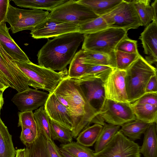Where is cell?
<instances>
[{"label": "cell", "mask_w": 157, "mask_h": 157, "mask_svg": "<svg viewBox=\"0 0 157 157\" xmlns=\"http://www.w3.org/2000/svg\"><path fill=\"white\" fill-rule=\"evenodd\" d=\"M139 39L147 55L145 59L150 64L156 65L157 61V22L152 21L146 27Z\"/></svg>", "instance_id": "16"}, {"label": "cell", "mask_w": 157, "mask_h": 157, "mask_svg": "<svg viewBox=\"0 0 157 157\" xmlns=\"http://www.w3.org/2000/svg\"><path fill=\"white\" fill-rule=\"evenodd\" d=\"M10 27H7L5 21L0 24V44L2 48L14 61L30 62L27 55L10 36Z\"/></svg>", "instance_id": "17"}, {"label": "cell", "mask_w": 157, "mask_h": 157, "mask_svg": "<svg viewBox=\"0 0 157 157\" xmlns=\"http://www.w3.org/2000/svg\"><path fill=\"white\" fill-rule=\"evenodd\" d=\"M145 93H157V75H153L150 78L146 85Z\"/></svg>", "instance_id": "42"}, {"label": "cell", "mask_w": 157, "mask_h": 157, "mask_svg": "<svg viewBox=\"0 0 157 157\" xmlns=\"http://www.w3.org/2000/svg\"><path fill=\"white\" fill-rule=\"evenodd\" d=\"M20 139L25 145L32 144L36 140L38 135L36 134L30 129L21 127Z\"/></svg>", "instance_id": "39"}, {"label": "cell", "mask_w": 157, "mask_h": 157, "mask_svg": "<svg viewBox=\"0 0 157 157\" xmlns=\"http://www.w3.org/2000/svg\"><path fill=\"white\" fill-rule=\"evenodd\" d=\"M130 103L136 119L148 123H157V105L134 102Z\"/></svg>", "instance_id": "19"}, {"label": "cell", "mask_w": 157, "mask_h": 157, "mask_svg": "<svg viewBox=\"0 0 157 157\" xmlns=\"http://www.w3.org/2000/svg\"><path fill=\"white\" fill-rule=\"evenodd\" d=\"M49 95L47 92L29 88L17 92L11 100L21 112L33 111L44 106Z\"/></svg>", "instance_id": "13"}, {"label": "cell", "mask_w": 157, "mask_h": 157, "mask_svg": "<svg viewBox=\"0 0 157 157\" xmlns=\"http://www.w3.org/2000/svg\"><path fill=\"white\" fill-rule=\"evenodd\" d=\"M68 0H11L17 6L33 9L52 11Z\"/></svg>", "instance_id": "21"}, {"label": "cell", "mask_w": 157, "mask_h": 157, "mask_svg": "<svg viewBox=\"0 0 157 157\" xmlns=\"http://www.w3.org/2000/svg\"><path fill=\"white\" fill-rule=\"evenodd\" d=\"M15 157H29V150L27 147L16 150Z\"/></svg>", "instance_id": "44"}, {"label": "cell", "mask_w": 157, "mask_h": 157, "mask_svg": "<svg viewBox=\"0 0 157 157\" xmlns=\"http://www.w3.org/2000/svg\"><path fill=\"white\" fill-rule=\"evenodd\" d=\"M84 39V34L76 32L48 40L37 54L38 65L54 71L63 70Z\"/></svg>", "instance_id": "2"}, {"label": "cell", "mask_w": 157, "mask_h": 157, "mask_svg": "<svg viewBox=\"0 0 157 157\" xmlns=\"http://www.w3.org/2000/svg\"><path fill=\"white\" fill-rule=\"evenodd\" d=\"M33 113L37 125L38 133L42 135L47 140H52L50 118L44 109V106L36 110Z\"/></svg>", "instance_id": "28"}, {"label": "cell", "mask_w": 157, "mask_h": 157, "mask_svg": "<svg viewBox=\"0 0 157 157\" xmlns=\"http://www.w3.org/2000/svg\"><path fill=\"white\" fill-rule=\"evenodd\" d=\"M157 123H150L144 133L140 152L144 157H157Z\"/></svg>", "instance_id": "18"}, {"label": "cell", "mask_w": 157, "mask_h": 157, "mask_svg": "<svg viewBox=\"0 0 157 157\" xmlns=\"http://www.w3.org/2000/svg\"><path fill=\"white\" fill-rule=\"evenodd\" d=\"M83 51V54L82 58L83 63L108 66L116 68L114 55H110L91 51Z\"/></svg>", "instance_id": "22"}, {"label": "cell", "mask_w": 157, "mask_h": 157, "mask_svg": "<svg viewBox=\"0 0 157 157\" xmlns=\"http://www.w3.org/2000/svg\"><path fill=\"white\" fill-rule=\"evenodd\" d=\"M150 124L136 119L121 126L119 131L130 140H135L140 138Z\"/></svg>", "instance_id": "23"}, {"label": "cell", "mask_w": 157, "mask_h": 157, "mask_svg": "<svg viewBox=\"0 0 157 157\" xmlns=\"http://www.w3.org/2000/svg\"><path fill=\"white\" fill-rule=\"evenodd\" d=\"M127 32L123 29L108 28L96 33L84 34L81 49L114 55L117 46L128 35Z\"/></svg>", "instance_id": "5"}, {"label": "cell", "mask_w": 157, "mask_h": 157, "mask_svg": "<svg viewBox=\"0 0 157 157\" xmlns=\"http://www.w3.org/2000/svg\"><path fill=\"white\" fill-rule=\"evenodd\" d=\"M53 93L67 102L73 120L71 131L73 138H76L90 123L104 124V121L88 102L80 85L73 79L68 76L64 78Z\"/></svg>", "instance_id": "1"}, {"label": "cell", "mask_w": 157, "mask_h": 157, "mask_svg": "<svg viewBox=\"0 0 157 157\" xmlns=\"http://www.w3.org/2000/svg\"><path fill=\"white\" fill-rule=\"evenodd\" d=\"M49 13L41 10H24L12 6H8L5 22L10 26L13 33L24 30L31 31L49 17Z\"/></svg>", "instance_id": "6"}, {"label": "cell", "mask_w": 157, "mask_h": 157, "mask_svg": "<svg viewBox=\"0 0 157 157\" xmlns=\"http://www.w3.org/2000/svg\"><path fill=\"white\" fill-rule=\"evenodd\" d=\"M10 0H0V24L6 19L8 5Z\"/></svg>", "instance_id": "43"}, {"label": "cell", "mask_w": 157, "mask_h": 157, "mask_svg": "<svg viewBox=\"0 0 157 157\" xmlns=\"http://www.w3.org/2000/svg\"><path fill=\"white\" fill-rule=\"evenodd\" d=\"M152 7L153 14L154 17V21L157 22V0H155L151 5Z\"/></svg>", "instance_id": "45"}, {"label": "cell", "mask_w": 157, "mask_h": 157, "mask_svg": "<svg viewBox=\"0 0 157 157\" xmlns=\"http://www.w3.org/2000/svg\"><path fill=\"white\" fill-rule=\"evenodd\" d=\"M140 17L142 26H146L154 21L152 7L150 0H132Z\"/></svg>", "instance_id": "29"}, {"label": "cell", "mask_w": 157, "mask_h": 157, "mask_svg": "<svg viewBox=\"0 0 157 157\" xmlns=\"http://www.w3.org/2000/svg\"><path fill=\"white\" fill-rule=\"evenodd\" d=\"M99 17L88 7L77 0H70L51 11L48 18L79 25Z\"/></svg>", "instance_id": "8"}, {"label": "cell", "mask_w": 157, "mask_h": 157, "mask_svg": "<svg viewBox=\"0 0 157 157\" xmlns=\"http://www.w3.org/2000/svg\"><path fill=\"white\" fill-rule=\"evenodd\" d=\"M139 53H129L120 51L114 52L116 68L126 71L138 58Z\"/></svg>", "instance_id": "35"}, {"label": "cell", "mask_w": 157, "mask_h": 157, "mask_svg": "<svg viewBox=\"0 0 157 157\" xmlns=\"http://www.w3.org/2000/svg\"><path fill=\"white\" fill-rule=\"evenodd\" d=\"M101 17L109 28L123 29L128 32L142 26L132 0H122L112 10Z\"/></svg>", "instance_id": "7"}, {"label": "cell", "mask_w": 157, "mask_h": 157, "mask_svg": "<svg viewBox=\"0 0 157 157\" xmlns=\"http://www.w3.org/2000/svg\"><path fill=\"white\" fill-rule=\"evenodd\" d=\"M49 94L44 106L50 119L71 130L73 120L69 109L58 100L53 92Z\"/></svg>", "instance_id": "15"}, {"label": "cell", "mask_w": 157, "mask_h": 157, "mask_svg": "<svg viewBox=\"0 0 157 157\" xmlns=\"http://www.w3.org/2000/svg\"><path fill=\"white\" fill-rule=\"evenodd\" d=\"M109 28L101 17H99L90 21L79 25L78 32L84 34L97 32Z\"/></svg>", "instance_id": "36"}, {"label": "cell", "mask_w": 157, "mask_h": 157, "mask_svg": "<svg viewBox=\"0 0 157 157\" xmlns=\"http://www.w3.org/2000/svg\"><path fill=\"white\" fill-rule=\"evenodd\" d=\"M103 125L94 124L85 128L79 134L76 139L78 143L84 146H92L96 142L102 129Z\"/></svg>", "instance_id": "26"}, {"label": "cell", "mask_w": 157, "mask_h": 157, "mask_svg": "<svg viewBox=\"0 0 157 157\" xmlns=\"http://www.w3.org/2000/svg\"><path fill=\"white\" fill-rule=\"evenodd\" d=\"M83 54V51L82 49L76 53L70 63L68 71L69 78L71 79L78 78L85 74L87 66L82 62Z\"/></svg>", "instance_id": "32"}, {"label": "cell", "mask_w": 157, "mask_h": 157, "mask_svg": "<svg viewBox=\"0 0 157 157\" xmlns=\"http://www.w3.org/2000/svg\"><path fill=\"white\" fill-rule=\"evenodd\" d=\"M122 0H79L77 1L88 7L97 15L101 17L113 9Z\"/></svg>", "instance_id": "20"}, {"label": "cell", "mask_w": 157, "mask_h": 157, "mask_svg": "<svg viewBox=\"0 0 157 157\" xmlns=\"http://www.w3.org/2000/svg\"><path fill=\"white\" fill-rule=\"evenodd\" d=\"M12 136L0 116V157H15Z\"/></svg>", "instance_id": "24"}, {"label": "cell", "mask_w": 157, "mask_h": 157, "mask_svg": "<svg viewBox=\"0 0 157 157\" xmlns=\"http://www.w3.org/2000/svg\"><path fill=\"white\" fill-rule=\"evenodd\" d=\"M25 146L29 150V157H50L47 148V139L39 133L32 144Z\"/></svg>", "instance_id": "31"}, {"label": "cell", "mask_w": 157, "mask_h": 157, "mask_svg": "<svg viewBox=\"0 0 157 157\" xmlns=\"http://www.w3.org/2000/svg\"><path fill=\"white\" fill-rule=\"evenodd\" d=\"M0 81L5 85L20 92L23 90L10 72L0 53Z\"/></svg>", "instance_id": "34"}, {"label": "cell", "mask_w": 157, "mask_h": 157, "mask_svg": "<svg viewBox=\"0 0 157 157\" xmlns=\"http://www.w3.org/2000/svg\"><path fill=\"white\" fill-rule=\"evenodd\" d=\"M75 81L80 85L87 101L99 115L106 100L104 82L98 78Z\"/></svg>", "instance_id": "14"}, {"label": "cell", "mask_w": 157, "mask_h": 157, "mask_svg": "<svg viewBox=\"0 0 157 157\" xmlns=\"http://www.w3.org/2000/svg\"><path fill=\"white\" fill-rule=\"evenodd\" d=\"M4 91L0 90V116L1 110L2 109L4 104V101L3 98V93Z\"/></svg>", "instance_id": "48"}, {"label": "cell", "mask_w": 157, "mask_h": 157, "mask_svg": "<svg viewBox=\"0 0 157 157\" xmlns=\"http://www.w3.org/2000/svg\"><path fill=\"white\" fill-rule=\"evenodd\" d=\"M95 157H140V147L119 130Z\"/></svg>", "instance_id": "9"}, {"label": "cell", "mask_w": 157, "mask_h": 157, "mask_svg": "<svg viewBox=\"0 0 157 157\" xmlns=\"http://www.w3.org/2000/svg\"><path fill=\"white\" fill-rule=\"evenodd\" d=\"M47 146L50 157H63L59 148L54 143L53 140H47Z\"/></svg>", "instance_id": "41"}, {"label": "cell", "mask_w": 157, "mask_h": 157, "mask_svg": "<svg viewBox=\"0 0 157 157\" xmlns=\"http://www.w3.org/2000/svg\"><path fill=\"white\" fill-rule=\"evenodd\" d=\"M9 87L5 85L0 81V90L4 91L7 88Z\"/></svg>", "instance_id": "49"}, {"label": "cell", "mask_w": 157, "mask_h": 157, "mask_svg": "<svg viewBox=\"0 0 157 157\" xmlns=\"http://www.w3.org/2000/svg\"><path fill=\"white\" fill-rule=\"evenodd\" d=\"M55 94L58 100L61 103H62L68 108V106L67 102V101L63 98L60 95L57 94Z\"/></svg>", "instance_id": "46"}, {"label": "cell", "mask_w": 157, "mask_h": 157, "mask_svg": "<svg viewBox=\"0 0 157 157\" xmlns=\"http://www.w3.org/2000/svg\"><path fill=\"white\" fill-rule=\"evenodd\" d=\"M49 123L52 140H58L63 144L72 141L73 137L71 130L50 119Z\"/></svg>", "instance_id": "30"}, {"label": "cell", "mask_w": 157, "mask_h": 157, "mask_svg": "<svg viewBox=\"0 0 157 157\" xmlns=\"http://www.w3.org/2000/svg\"><path fill=\"white\" fill-rule=\"evenodd\" d=\"M157 105V93H146L134 102Z\"/></svg>", "instance_id": "40"}, {"label": "cell", "mask_w": 157, "mask_h": 157, "mask_svg": "<svg viewBox=\"0 0 157 157\" xmlns=\"http://www.w3.org/2000/svg\"><path fill=\"white\" fill-rule=\"evenodd\" d=\"M59 148L76 157H95L94 151L75 142L61 144Z\"/></svg>", "instance_id": "33"}, {"label": "cell", "mask_w": 157, "mask_h": 157, "mask_svg": "<svg viewBox=\"0 0 157 157\" xmlns=\"http://www.w3.org/2000/svg\"><path fill=\"white\" fill-rule=\"evenodd\" d=\"M99 114L105 122L120 126L136 119L129 103L106 99Z\"/></svg>", "instance_id": "10"}, {"label": "cell", "mask_w": 157, "mask_h": 157, "mask_svg": "<svg viewBox=\"0 0 157 157\" xmlns=\"http://www.w3.org/2000/svg\"><path fill=\"white\" fill-rule=\"evenodd\" d=\"M59 149L63 157H76L63 149Z\"/></svg>", "instance_id": "47"}, {"label": "cell", "mask_w": 157, "mask_h": 157, "mask_svg": "<svg viewBox=\"0 0 157 157\" xmlns=\"http://www.w3.org/2000/svg\"><path fill=\"white\" fill-rule=\"evenodd\" d=\"M79 26L73 23L59 21L48 18L32 30L30 34L35 39L55 37L78 32Z\"/></svg>", "instance_id": "11"}, {"label": "cell", "mask_w": 157, "mask_h": 157, "mask_svg": "<svg viewBox=\"0 0 157 157\" xmlns=\"http://www.w3.org/2000/svg\"><path fill=\"white\" fill-rule=\"evenodd\" d=\"M137 42L129 38L127 35L118 43L115 51L129 53H138Z\"/></svg>", "instance_id": "38"}, {"label": "cell", "mask_w": 157, "mask_h": 157, "mask_svg": "<svg viewBox=\"0 0 157 157\" xmlns=\"http://www.w3.org/2000/svg\"><path fill=\"white\" fill-rule=\"evenodd\" d=\"M126 71L114 68L104 82L106 99L115 101L128 102L126 92Z\"/></svg>", "instance_id": "12"}, {"label": "cell", "mask_w": 157, "mask_h": 157, "mask_svg": "<svg viewBox=\"0 0 157 157\" xmlns=\"http://www.w3.org/2000/svg\"><path fill=\"white\" fill-rule=\"evenodd\" d=\"M86 64L87 69L85 74L79 77L73 79L76 81H80L91 78H98L104 82L115 68L108 66Z\"/></svg>", "instance_id": "25"}, {"label": "cell", "mask_w": 157, "mask_h": 157, "mask_svg": "<svg viewBox=\"0 0 157 157\" xmlns=\"http://www.w3.org/2000/svg\"><path fill=\"white\" fill-rule=\"evenodd\" d=\"M126 71L128 100L131 103L145 94L147 84L152 76L157 75V69L140 55Z\"/></svg>", "instance_id": "3"}, {"label": "cell", "mask_w": 157, "mask_h": 157, "mask_svg": "<svg viewBox=\"0 0 157 157\" xmlns=\"http://www.w3.org/2000/svg\"><path fill=\"white\" fill-rule=\"evenodd\" d=\"M19 69L29 79L31 86L53 92L64 78L68 76L66 68L57 72L36 64L31 61L24 62L14 61Z\"/></svg>", "instance_id": "4"}, {"label": "cell", "mask_w": 157, "mask_h": 157, "mask_svg": "<svg viewBox=\"0 0 157 157\" xmlns=\"http://www.w3.org/2000/svg\"><path fill=\"white\" fill-rule=\"evenodd\" d=\"M18 127L29 128L38 135L37 125L33 111L19 112L18 113Z\"/></svg>", "instance_id": "37"}, {"label": "cell", "mask_w": 157, "mask_h": 157, "mask_svg": "<svg viewBox=\"0 0 157 157\" xmlns=\"http://www.w3.org/2000/svg\"><path fill=\"white\" fill-rule=\"evenodd\" d=\"M121 126L105 123L99 136L95 142L94 154L102 150L110 141L116 133L119 130Z\"/></svg>", "instance_id": "27"}]
</instances>
